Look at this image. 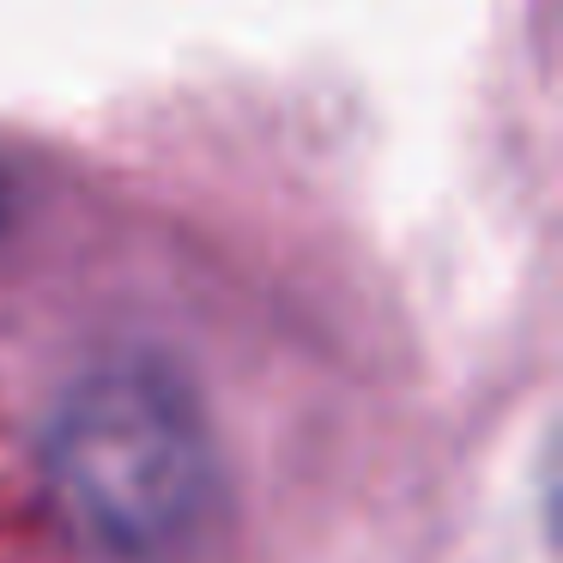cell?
Instances as JSON below:
<instances>
[{"mask_svg": "<svg viewBox=\"0 0 563 563\" xmlns=\"http://www.w3.org/2000/svg\"><path fill=\"white\" fill-rule=\"evenodd\" d=\"M49 485L98 551L164 563L207 527L219 497V442L176 369L115 357L86 369L55 406Z\"/></svg>", "mask_w": 563, "mask_h": 563, "instance_id": "1", "label": "cell"}]
</instances>
